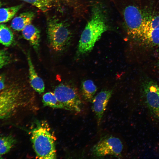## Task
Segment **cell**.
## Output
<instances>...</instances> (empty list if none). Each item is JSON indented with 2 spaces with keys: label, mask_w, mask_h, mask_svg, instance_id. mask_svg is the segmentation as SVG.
I'll return each mask as SVG.
<instances>
[{
  "label": "cell",
  "mask_w": 159,
  "mask_h": 159,
  "mask_svg": "<svg viewBox=\"0 0 159 159\" xmlns=\"http://www.w3.org/2000/svg\"><path fill=\"white\" fill-rule=\"evenodd\" d=\"M28 80L13 81L0 92V119L10 117L19 109L30 103L34 95Z\"/></svg>",
  "instance_id": "cell-1"
},
{
  "label": "cell",
  "mask_w": 159,
  "mask_h": 159,
  "mask_svg": "<svg viewBox=\"0 0 159 159\" xmlns=\"http://www.w3.org/2000/svg\"><path fill=\"white\" fill-rule=\"evenodd\" d=\"M100 4L93 6L91 16L82 31L79 41L77 55L90 52L102 34L109 29L105 15Z\"/></svg>",
  "instance_id": "cell-2"
},
{
  "label": "cell",
  "mask_w": 159,
  "mask_h": 159,
  "mask_svg": "<svg viewBox=\"0 0 159 159\" xmlns=\"http://www.w3.org/2000/svg\"><path fill=\"white\" fill-rule=\"evenodd\" d=\"M31 140L37 158H56L55 138L47 124L40 122L30 130Z\"/></svg>",
  "instance_id": "cell-3"
},
{
  "label": "cell",
  "mask_w": 159,
  "mask_h": 159,
  "mask_svg": "<svg viewBox=\"0 0 159 159\" xmlns=\"http://www.w3.org/2000/svg\"><path fill=\"white\" fill-rule=\"evenodd\" d=\"M47 33L49 45L55 52H62L69 46L72 33L64 22L54 17L49 19L47 23Z\"/></svg>",
  "instance_id": "cell-4"
},
{
  "label": "cell",
  "mask_w": 159,
  "mask_h": 159,
  "mask_svg": "<svg viewBox=\"0 0 159 159\" xmlns=\"http://www.w3.org/2000/svg\"><path fill=\"white\" fill-rule=\"evenodd\" d=\"M148 13L132 5L127 6L124 10L123 15L127 32L134 43L143 31Z\"/></svg>",
  "instance_id": "cell-5"
},
{
  "label": "cell",
  "mask_w": 159,
  "mask_h": 159,
  "mask_svg": "<svg viewBox=\"0 0 159 159\" xmlns=\"http://www.w3.org/2000/svg\"><path fill=\"white\" fill-rule=\"evenodd\" d=\"M54 93L65 110L79 112L81 111L82 102L79 91L71 84L62 83L55 87Z\"/></svg>",
  "instance_id": "cell-6"
},
{
  "label": "cell",
  "mask_w": 159,
  "mask_h": 159,
  "mask_svg": "<svg viewBox=\"0 0 159 159\" xmlns=\"http://www.w3.org/2000/svg\"><path fill=\"white\" fill-rule=\"evenodd\" d=\"M123 144L118 138L112 135H106L102 138L91 149L93 155L101 158L107 156L116 157L121 156Z\"/></svg>",
  "instance_id": "cell-7"
},
{
  "label": "cell",
  "mask_w": 159,
  "mask_h": 159,
  "mask_svg": "<svg viewBox=\"0 0 159 159\" xmlns=\"http://www.w3.org/2000/svg\"><path fill=\"white\" fill-rule=\"evenodd\" d=\"M142 86L143 95L148 106L156 113L159 109V86L149 79L144 80Z\"/></svg>",
  "instance_id": "cell-8"
},
{
  "label": "cell",
  "mask_w": 159,
  "mask_h": 159,
  "mask_svg": "<svg viewBox=\"0 0 159 159\" xmlns=\"http://www.w3.org/2000/svg\"><path fill=\"white\" fill-rule=\"evenodd\" d=\"M112 93V90H102L94 97L91 102L92 109L98 125L100 124L104 112Z\"/></svg>",
  "instance_id": "cell-9"
},
{
  "label": "cell",
  "mask_w": 159,
  "mask_h": 159,
  "mask_svg": "<svg viewBox=\"0 0 159 159\" xmlns=\"http://www.w3.org/2000/svg\"><path fill=\"white\" fill-rule=\"evenodd\" d=\"M134 43L143 48H152L158 47L159 45V29L142 32Z\"/></svg>",
  "instance_id": "cell-10"
},
{
  "label": "cell",
  "mask_w": 159,
  "mask_h": 159,
  "mask_svg": "<svg viewBox=\"0 0 159 159\" xmlns=\"http://www.w3.org/2000/svg\"><path fill=\"white\" fill-rule=\"evenodd\" d=\"M29 67V82L32 88L34 91L41 94L44 91L45 85L43 81L37 74L31 58L30 52L27 54Z\"/></svg>",
  "instance_id": "cell-11"
},
{
  "label": "cell",
  "mask_w": 159,
  "mask_h": 159,
  "mask_svg": "<svg viewBox=\"0 0 159 159\" xmlns=\"http://www.w3.org/2000/svg\"><path fill=\"white\" fill-rule=\"evenodd\" d=\"M22 31L23 37L29 42L37 54L39 55L40 39L39 30L30 24L26 26Z\"/></svg>",
  "instance_id": "cell-12"
},
{
  "label": "cell",
  "mask_w": 159,
  "mask_h": 159,
  "mask_svg": "<svg viewBox=\"0 0 159 159\" xmlns=\"http://www.w3.org/2000/svg\"><path fill=\"white\" fill-rule=\"evenodd\" d=\"M34 16V13L32 11L22 13L13 19L11 27L16 31H22L26 26L31 23Z\"/></svg>",
  "instance_id": "cell-13"
},
{
  "label": "cell",
  "mask_w": 159,
  "mask_h": 159,
  "mask_svg": "<svg viewBox=\"0 0 159 159\" xmlns=\"http://www.w3.org/2000/svg\"><path fill=\"white\" fill-rule=\"evenodd\" d=\"M81 92L84 99L89 102H92L97 91V87L94 82L91 80H86L82 82Z\"/></svg>",
  "instance_id": "cell-14"
},
{
  "label": "cell",
  "mask_w": 159,
  "mask_h": 159,
  "mask_svg": "<svg viewBox=\"0 0 159 159\" xmlns=\"http://www.w3.org/2000/svg\"><path fill=\"white\" fill-rule=\"evenodd\" d=\"M42 101L45 106L65 110L64 107L58 100L54 92H50L45 93L42 96Z\"/></svg>",
  "instance_id": "cell-15"
},
{
  "label": "cell",
  "mask_w": 159,
  "mask_h": 159,
  "mask_svg": "<svg viewBox=\"0 0 159 159\" xmlns=\"http://www.w3.org/2000/svg\"><path fill=\"white\" fill-rule=\"evenodd\" d=\"M14 36L12 31L4 24H0V43L8 47L13 43Z\"/></svg>",
  "instance_id": "cell-16"
},
{
  "label": "cell",
  "mask_w": 159,
  "mask_h": 159,
  "mask_svg": "<svg viewBox=\"0 0 159 159\" xmlns=\"http://www.w3.org/2000/svg\"><path fill=\"white\" fill-rule=\"evenodd\" d=\"M22 5L19 4L7 8H0V23L10 20L21 9Z\"/></svg>",
  "instance_id": "cell-17"
},
{
  "label": "cell",
  "mask_w": 159,
  "mask_h": 159,
  "mask_svg": "<svg viewBox=\"0 0 159 159\" xmlns=\"http://www.w3.org/2000/svg\"><path fill=\"white\" fill-rule=\"evenodd\" d=\"M16 140L11 135H8L0 138V155L9 152L15 144Z\"/></svg>",
  "instance_id": "cell-18"
},
{
  "label": "cell",
  "mask_w": 159,
  "mask_h": 159,
  "mask_svg": "<svg viewBox=\"0 0 159 159\" xmlns=\"http://www.w3.org/2000/svg\"><path fill=\"white\" fill-rule=\"evenodd\" d=\"M157 29H159V15H153L148 13L142 32L148 30Z\"/></svg>",
  "instance_id": "cell-19"
},
{
  "label": "cell",
  "mask_w": 159,
  "mask_h": 159,
  "mask_svg": "<svg viewBox=\"0 0 159 159\" xmlns=\"http://www.w3.org/2000/svg\"><path fill=\"white\" fill-rule=\"evenodd\" d=\"M37 7L43 12H46L52 6L53 0H21Z\"/></svg>",
  "instance_id": "cell-20"
},
{
  "label": "cell",
  "mask_w": 159,
  "mask_h": 159,
  "mask_svg": "<svg viewBox=\"0 0 159 159\" xmlns=\"http://www.w3.org/2000/svg\"><path fill=\"white\" fill-rule=\"evenodd\" d=\"M11 57L6 50H0V69L8 64Z\"/></svg>",
  "instance_id": "cell-21"
},
{
  "label": "cell",
  "mask_w": 159,
  "mask_h": 159,
  "mask_svg": "<svg viewBox=\"0 0 159 159\" xmlns=\"http://www.w3.org/2000/svg\"><path fill=\"white\" fill-rule=\"evenodd\" d=\"M5 77L4 75H0V92L5 87Z\"/></svg>",
  "instance_id": "cell-22"
},
{
  "label": "cell",
  "mask_w": 159,
  "mask_h": 159,
  "mask_svg": "<svg viewBox=\"0 0 159 159\" xmlns=\"http://www.w3.org/2000/svg\"><path fill=\"white\" fill-rule=\"evenodd\" d=\"M158 47V67H159V45Z\"/></svg>",
  "instance_id": "cell-23"
},
{
  "label": "cell",
  "mask_w": 159,
  "mask_h": 159,
  "mask_svg": "<svg viewBox=\"0 0 159 159\" xmlns=\"http://www.w3.org/2000/svg\"><path fill=\"white\" fill-rule=\"evenodd\" d=\"M155 113L157 114V116L159 118V109Z\"/></svg>",
  "instance_id": "cell-24"
},
{
  "label": "cell",
  "mask_w": 159,
  "mask_h": 159,
  "mask_svg": "<svg viewBox=\"0 0 159 159\" xmlns=\"http://www.w3.org/2000/svg\"><path fill=\"white\" fill-rule=\"evenodd\" d=\"M2 5V4L1 1H0V8L1 7V6Z\"/></svg>",
  "instance_id": "cell-25"
},
{
  "label": "cell",
  "mask_w": 159,
  "mask_h": 159,
  "mask_svg": "<svg viewBox=\"0 0 159 159\" xmlns=\"http://www.w3.org/2000/svg\"><path fill=\"white\" fill-rule=\"evenodd\" d=\"M2 158L1 157V155H0V159Z\"/></svg>",
  "instance_id": "cell-26"
},
{
  "label": "cell",
  "mask_w": 159,
  "mask_h": 159,
  "mask_svg": "<svg viewBox=\"0 0 159 159\" xmlns=\"http://www.w3.org/2000/svg\"></svg>",
  "instance_id": "cell-27"
}]
</instances>
